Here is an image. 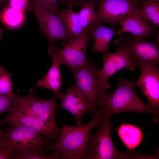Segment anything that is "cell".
Here are the masks:
<instances>
[{
  "label": "cell",
  "mask_w": 159,
  "mask_h": 159,
  "mask_svg": "<svg viewBox=\"0 0 159 159\" xmlns=\"http://www.w3.org/2000/svg\"><path fill=\"white\" fill-rule=\"evenodd\" d=\"M97 10V22L113 26L142 6L141 0H95Z\"/></svg>",
  "instance_id": "obj_7"
},
{
  "label": "cell",
  "mask_w": 159,
  "mask_h": 159,
  "mask_svg": "<svg viewBox=\"0 0 159 159\" xmlns=\"http://www.w3.org/2000/svg\"><path fill=\"white\" fill-rule=\"evenodd\" d=\"M6 150L5 145L3 130H0V150Z\"/></svg>",
  "instance_id": "obj_29"
},
{
  "label": "cell",
  "mask_w": 159,
  "mask_h": 159,
  "mask_svg": "<svg viewBox=\"0 0 159 159\" xmlns=\"http://www.w3.org/2000/svg\"><path fill=\"white\" fill-rule=\"evenodd\" d=\"M140 77L136 86L139 87L154 112L153 121L157 122L159 115V69L157 65L142 64Z\"/></svg>",
  "instance_id": "obj_12"
},
{
  "label": "cell",
  "mask_w": 159,
  "mask_h": 159,
  "mask_svg": "<svg viewBox=\"0 0 159 159\" xmlns=\"http://www.w3.org/2000/svg\"><path fill=\"white\" fill-rule=\"evenodd\" d=\"M156 0V1H159V0Z\"/></svg>",
  "instance_id": "obj_32"
},
{
  "label": "cell",
  "mask_w": 159,
  "mask_h": 159,
  "mask_svg": "<svg viewBox=\"0 0 159 159\" xmlns=\"http://www.w3.org/2000/svg\"><path fill=\"white\" fill-rule=\"evenodd\" d=\"M57 96L44 99L36 97L35 89L26 96L14 94V104L9 115L0 120V127L7 124L24 126L43 135L52 142L59 138L61 128L57 125L54 111Z\"/></svg>",
  "instance_id": "obj_1"
},
{
  "label": "cell",
  "mask_w": 159,
  "mask_h": 159,
  "mask_svg": "<svg viewBox=\"0 0 159 159\" xmlns=\"http://www.w3.org/2000/svg\"><path fill=\"white\" fill-rule=\"evenodd\" d=\"M11 75L0 65V94L14 97L11 81Z\"/></svg>",
  "instance_id": "obj_22"
},
{
  "label": "cell",
  "mask_w": 159,
  "mask_h": 159,
  "mask_svg": "<svg viewBox=\"0 0 159 159\" xmlns=\"http://www.w3.org/2000/svg\"><path fill=\"white\" fill-rule=\"evenodd\" d=\"M90 40L89 36L85 32L78 38L67 40L61 49L54 45H50L48 53L51 56L54 55L59 57L62 63L65 64L71 70L87 62L85 52Z\"/></svg>",
  "instance_id": "obj_9"
},
{
  "label": "cell",
  "mask_w": 159,
  "mask_h": 159,
  "mask_svg": "<svg viewBox=\"0 0 159 159\" xmlns=\"http://www.w3.org/2000/svg\"><path fill=\"white\" fill-rule=\"evenodd\" d=\"M61 157L59 153L56 151L51 155L44 156L39 154H34L24 156L21 159H60Z\"/></svg>",
  "instance_id": "obj_26"
},
{
  "label": "cell",
  "mask_w": 159,
  "mask_h": 159,
  "mask_svg": "<svg viewBox=\"0 0 159 159\" xmlns=\"http://www.w3.org/2000/svg\"><path fill=\"white\" fill-rule=\"evenodd\" d=\"M104 116L102 109L97 111L87 124L72 126L63 122L59 116L62 125L59 137L50 148L58 152L61 159H86L88 139L91 131L97 127Z\"/></svg>",
  "instance_id": "obj_2"
},
{
  "label": "cell",
  "mask_w": 159,
  "mask_h": 159,
  "mask_svg": "<svg viewBox=\"0 0 159 159\" xmlns=\"http://www.w3.org/2000/svg\"><path fill=\"white\" fill-rule=\"evenodd\" d=\"M14 99V97H11L0 94V114L11 110Z\"/></svg>",
  "instance_id": "obj_23"
},
{
  "label": "cell",
  "mask_w": 159,
  "mask_h": 159,
  "mask_svg": "<svg viewBox=\"0 0 159 159\" xmlns=\"http://www.w3.org/2000/svg\"><path fill=\"white\" fill-rule=\"evenodd\" d=\"M81 7V9L77 12L81 25L90 40H93V29L95 24L97 22L95 2V0H88Z\"/></svg>",
  "instance_id": "obj_18"
},
{
  "label": "cell",
  "mask_w": 159,
  "mask_h": 159,
  "mask_svg": "<svg viewBox=\"0 0 159 159\" xmlns=\"http://www.w3.org/2000/svg\"><path fill=\"white\" fill-rule=\"evenodd\" d=\"M99 70L94 63L87 60L84 64L71 70L75 79L74 85L96 104L99 97L106 92L99 85Z\"/></svg>",
  "instance_id": "obj_10"
},
{
  "label": "cell",
  "mask_w": 159,
  "mask_h": 159,
  "mask_svg": "<svg viewBox=\"0 0 159 159\" xmlns=\"http://www.w3.org/2000/svg\"><path fill=\"white\" fill-rule=\"evenodd\" d=\"M103 58V66L99 70L98 77L100 87L105 90L111 87L108 82V79L117 71L123 68L134 70L137 67L131 61L126 52L122 50H117L115 53H104Z\"/></svg>",
  "instance_id": "obj_13"
},
{
  "label": "cell",
  "mask_w": 159,
  "mask_h": 159,
  "mask_svg": "<svg viewBox=\"0 0 159 159\" xmlns=\"http://www.w3.org/2000/svg\"><path fill=\"white\" fill-rule=\"evenodd\" d=\"M1 20L2 17L0 15V23L1 22ZM3 33V31L2 29L0 28V41L2 39Z\"/></svg>",
  "instance_id": "obj_31"
},
{
  "label": "cell",
  "mask_w": 159,
  "mask_h": 159,
  "mask_svg": "<svg viewBox=\"0 0 159 159\" xmlns=\"http://www.w3.org/2000/svg\"><path fill=\"white\" fill-rule=\"evenodd\" d=\"M116 130L123 143L131 150H134L142 141V132L135 125L122 123Z\"/></svg>",
  "instance_id": "obj_19"
},
{
  "label": "cell",
  "mask_w": 159,
  "mask_h": 159,
  "mask_svg": "<svg viewBox=\"0 0 159 159\" xmlns=\"http://www.w3.org/2000/svg\"><path fill=\"white\" fill-rule=\"evenodd\" d=\"M118 34V38L114 42L117 46L116 49L124 51L134 64L139 66L159 64V47L156 40L150 42L143 37L125 36L123 33Z\"/></svg>",
  "instance_id": "obj_6"
},
{
  "label": "cell",
  "mask_w": 159,
  "mask_h": 159,
  "mask_svg": "<svg viewBox=\"0 0 159 159\" xmlns=\"http://www.w3.org/2000/svg\"><path fill=\"white\" fill-rule=\"evenodd\" d=\"M118 30L114 27L109 28L102 23L96 22L93 29L94 43L92 49L94 52L105 53L107 51L110 41L114 35L118 34Z\"/></svg>",
  "instance_id": "obj_16"
},
{
  "label": "cell",
  "mask_w": 159,
  "mask_h": 159,
  "mask_svg": "<svg viewBox=\"0 0 159 159\" xmlns=\"http://www.w3.org/2000/svg\"><path fill=\"white\" fill-rule=\"evenodd\" d=\"M121 29L118 34L128 33L137 36L153 37L156 28L150 24L135 11L126 17L120 24Z\"/></svg>",
  "instance_id": "obj_14"
},
{
  "label": "cell",
  "mask_w": 159,
  "mask_h": 159,
  "mask_svg": "<svg viewBox=\"0 0 159 159\" xmlns=\"http://www.w3.org/2000/svg\"><path fill=\"white\" fill-rule=\"evenodd\" d=\"M29 5L36 17L40 33L46 37L50 45L60 40L65 43L69 39L66 27L56 14L42 7L37 0H30Z\"/></svg>",
  "instance_id": "obj_8"
},
{
  "label": "cell",
  "mask_w": 159,
  "mask_h": 159,
  "mask_svg": "<svg viewBox=\"0 0 159 159\" xmlns=\"http://www.w3.org/2000/svg\"><path fill=\"white\" fill-rule=\"evenodd\" d=\"M110 116L105 115L97 127L95 133L90 134L86 153L87 159H136L137 154L133 151L118 152L111 136L112 124Z\"/></svg>",
  "instance_id": "obj_5"
},
{
  "label": "cell",
  "mask_w": 159,
  "mask_h": 159,
  "mask_svg": "<svg viewBox=\"0 0 159 159\" xmlns=\"http://www.w3.org/2000/svg\"><path fill=\"white\" fill-rule=\"evenodd\" d=\"M88 0H60V4L67 6L68 8H72L73 6L81 7L85 2Z\"/></svg>",
  "instance_id": "obj_27"
},
{
  "label": "cell",
  "mask_w": 159,
  "mask_h": 159,
  "mask_svg": "<svg viewBox=\"0 0 159 159\" xmlns=\"http://www.w3.org/2000/svg\"><path fill=\"white\" fill-rule=\"evenodd\" d=\"M52 64L47 74L38 82V87H43L52 91L59 97L61 92L59 89L62 83L60 67L62 64L59 58L54 55L51 56Z\"/></svg>",
  "instance_id": "obj_15"
},
{
  "label": "cell",
  "mask_w": 159,
  "mask_h": 159,
  "mask_svg": "<svg viewBox=\"0 0 159 159\" xmlns=\"http://www.w3.org/2000/svg\"><path fill=\"white\" fill-rule=\"evenodd\" d=\"M30 0H9V4L13 8L25 12L31 11L29 5Z\"/></svg>",
  "instance_id": "obj_24"
},
{
  "label": "cell",
  "mask_w": 159,
  "mask_h": 159,
  "mask_svg": "<svg viewBox=\"0 0 159 159\" xmlns=\"http://www.w3.org/2000/svg\"><path fill=\"white\" fill-rule=\"evenodd\" d=\"M59 98L61 101L57 105V107H61L69 112L77 125H82V118L85 114L89 112L94 115L97 111V105L74 85L71 86L65 94L62 92Z\"/></svg>",
  "instance_id": "obj_11"
},
{
  "label": "cell",
  "mask_w": 159,
  "mask_h": 159,
  "mask_svg": "<svg viewBox=\"0 0 159 159\" xmlns=\"http://www.w3.org/2000/svg\"><path fill=\"white\" fill-rule=\"evenodd\" d=\"M9 0H0V11L7 4Z\"/></svg>",
  "instance_id": "obj_30"
},
{
  "label": "cell",
  "mask_w": 159,
  "mask_h": 159,
  "mask_svg": "<svg viewBox=\"0 0 159 159\" xmlns=\"http://www.w3.org/2000/svg\"><path fill=\"white\" fill-rule=\"evenodd\" d=\"M118 82L114 91L110 94L105 93L97 102V105L102 107L104 115L111 116L115 114L130 112L154 115L150 104L143 102L136 93L134 88L135 82L122 78H119Z\"/></svg>",
  "instance_id": "obj_3"
},
{
  "label": "cell",
  "mask_w": 159,
  "mask_h": 159,
  "mask_svg": "<svg viewBox=\"0 0 159 159\" xmlns=\"http://www.w3.org/2000/svg\"><path fill=\"white\" fill-rule=\"evenodd\" d=\"M0 159H18V156L14 151L1 149L0 150Z\"/></svg>",
  "instance_id": "obj_28"
},
{
  "label": "cell",
  "mask_w": 159,
  "mask_h": 159,
  "mask_svg": "<svg viewBox=\"0 0 159 159\" xmlns=\"http://www.w3.org/2000/svg\"><path fill=\"white\" fill-rule=\"evenodd\" d=\"M43 8L49 11L56 14L59 10L58 1L59 0H37Z\"/></svg>",
  "instance_id": "obj_25"
},
{
  "label": "cell",
  "mask_w": 159,
  "mask_h": 159,
  "mask_svg": "<svg viewBox=\"0 0 159 159\" xmlns=\"http://www.w3.org/2000/svg\"><path fill=\"white\" fill-rule=\"evenodd\" d=\"M6 150L15 152L18 159L29 155L46 154L54 143L33 130L13 124L3 130Z\"/></svg>",
  "instance_id": "obj_4"
},
{
  "label": "cell",
  "mask_w": 159,
  "mask_h": 159,
  "mask_svg": "<svg viewBox=\"0 0 159 159\" xmlns=\"http://www.w3.org/2000/svg\"><path fill=\"white\" fill-rule=\"evenodd\" d=\"M56 14L64 24L69 39L78 38L85 33L77 12L74 11L72 8L62 9Z\"/></svg>",
  "instance_id": "obj_17"
},
{
  "label": "cell",
  "mask_w": 159,
  "mask_h": 159,
  "mask_svg": "<svg viewBox=\"0 0 159 159\" xmlns=\"http://www.w3.org/2000/svg\"><path fill=\"white\" fill-rule=\"evenodd\" d=\"M1 9L3 11L1 21L6 25L16 28L22 24L24 19V12L11 7L9 3Z\"/></svg>",
  "instance_id": "obj_21"
},
{
  "label": "cell",
  "mask_w": 159,
  "mask_h": 159,
  "mask_svg": "<svg viewBox=\"0 0 159 159\" xmlns=\"http://www.w3.org/2000/svg\"><path fill=\"white\" fill-rule=\"evenodd\" d=\"M142 8L136 12L155 28L159 26V1L155 0H141Z\"/></svg>",
  "instance_id": "obj_20"
}]
</instances>
